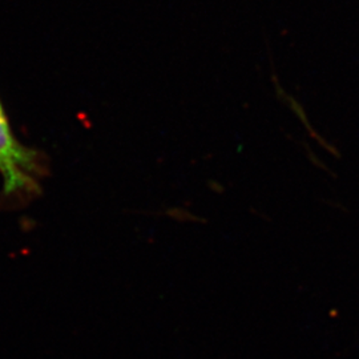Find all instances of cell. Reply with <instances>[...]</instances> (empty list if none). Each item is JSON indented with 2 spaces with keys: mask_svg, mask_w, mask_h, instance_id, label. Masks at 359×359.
I'll return each instance as SVG.
<instances>
[{
  "mask_svg": "<svg viewBox=\"0 0 359 359\" xmlns=\"http://www.w3.org/2000/svg\"><path fill=\"white\" fill-rule=\"evenodd\" d=\"M50 172L47 156L19 142L0 99V175L3 196L13 203H28L41 193L40 181Z\"/></svg>",
  "mask_w": 359,
  "mask_h": 359,
  "instance_id": "cell-1",
  "label": "cell"
}]
</instances>
